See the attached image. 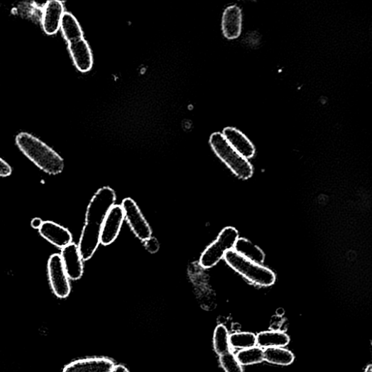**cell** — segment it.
Here are the masks:
<instances>
[{
  "mask_svg": "<svg viewBox=\"0 0 372 372\" xmlns=\"http://www.w3.org/2000/svg\"><path fill=\"white\" fill-rule=\"evenodd\" d=\"M116 199L110 187L100 189L90 200L78 248L83 261L89 260L101 244V234L106 216Z\"/></svg>",
  "mask_w": 372,
  "mask_h": 372,
  "instance_id": "6da1fadb",
  "label": "cell"
},
{
  "mask_svg": "<svg viewBox=\"0 0 372 372\" xmlns=\"http://www.w3.org/2000/svg\"><path fill=\"white\" fill-rule=\"evenodd\" d=\"M16 142L25 156L45 173L55 175L63 172L64 160L39 138L21 133L16 136Z\"/></svg>",
  "mask_w": 372,
  "mask_h": 372,
  "instance_id": "7a4b0ae2",
  "label": "cell"
},
{
  "mask_svg": "<svg viewBox=\"0 0 372 372\" xmlns=\"http://www.w3.org/2000/svg\"><path fill=\"white\" fill-rule=\"evenodd\" d=\"M224 259L231 268L256 285L267 288L275 282V275L272 270L246 259L234 250L227 252Z\"/></svg>",
  "mask_w": 372,
  "mask_h": 372,
  "instance_id": "3957f363",
  "label": "cell"
},
{
  "mask_svg": "<svg viewBox=\"0 0 372 372\" xmlns=\"http://www.w3.org/2000/svg\"><path fill=\"white\" fill-rule=\"evenodd\" d=\"M209 143L214 152L239 177L249 179L253 176V168L234 149L221 133L212 134Z\"/></svg>",
  "mask_w": 372,
  "mask_h": 372,
  "instance_id": "277c9868",
  "label": "cell"
},
{
  "mask_svg": "<svg viewBox=\"0 0 372 372\" xmlns=\"http://www.w3.org/2000/svg\"><path fill=\"white\" fill-rule=\"evenodd\" d=\"M239 239L238 231L233 227L225 228L218 239L209 245L200 258V266L205 269L212 268L218 264L226 253L234 250Z\"/></svg>",
  "mask_w": 372,
  "mask_h": 372,
  "instance_id": "5b68a950",
  "label": "cell"
},
{
  "mask_svg": "<svg viewBox=\"0 0 372 372\" xmlns=\"http://www.w3.org/2000/svg\"><path fill=\"white\" fill-rule=\"evenodd\" d=\"M48 273L51 289L56 297L65 299L71 292L70 278L59 254L52 255L48 263Z\"/></svg>",
  "mask_w": 372,
  "mask_h": 372,
  "instance_id": "8992f818",
  "label": "cell"
},
{
  "mask_svg": "<svg viewBox=\"0 0 372 372\" xmlns=\"http://www.w3.org/2000/svg\"><path fill=\"white\" fill-rule=\"evenodd\" d=\"M121 207L135 235L143 241L149 239L152 235L151 229L134 200L126 198L122 201Z\"/></svg>",
  "mask_w": 372,
  "mask_h": 372,
  "instance_id": "52a82bcc",
  "label": "cell"
},
{
  "mask_svg": "<svg viewBox=\"0 0 372 372\" xmlns=\"http://www.w3.org/2000/svg\"><path fill=\"white\" fill-rule=\"evenodd\" d=\"M125 219V213L121 207L114 205L104 222L101 234V244L104 246L112 244L118 237Z\"/></svg>",
  "mask_w": 372,
  "mask_h": 372,
  "instance_id": "ba28073f",
  "label": "cell"
},
{
  "mask_svg": "<svg viewBox=\"0 0 372 372\" xmlns=\"http://www.w3.org/2000/svg\"><path fill=\"white\" fill-rule=\"evenodd\" d=\"M65 13L63 3L52 0L45 4L42 16V26L45 34L54 35L58 32Z\"/></svg>",
  "mask_w": 372,
  "mask_h": 372,
  "instance_id": "9c48e42d",
  "label": "cell"
},
{
  "mask_svg": "<svg viewBox=\"0 0 372 372\" xmlns=\"http://www.w3.org/2000/svg\"><path fill=\"white\" fill-rule=\"evenodd\" d=\"M60 256L68 277L72 280H78L81 278L84 266L78 246L71 243L61 250Z\"/></svg>",
  "mask_w": 372,
  "mask_h": 372,
  "instance_id": "30bf717a",
  "label": "cell"
},
{
  "mask_svg": "<svg viewBox=\"0 0 372 372\" xmlns=\"http://www.w3.org/2000/svg\"><path fill=\"white\" fill-rule=\"evenodd\" d=\"M114 362L106 358H87L67 365L63 372H111Z\"/></svg>",
  "mask_w": 372,
  "mask_h": 372,
  "instance_id": "8fae6325",
  "label": "cell"
},
{
  "mask_svg": "<svg viewBox=\"0 0 372 372\" xmlns=\"http://www.w3.org/2000/svg\"><path fill=\"white\" fill-rule=\"evenodd\" d=\"M39 233L45 240L60 249L72 243L71 232L53 221H44Z\"/></svg>",
  "mask_w": 372,
  "mask_h": 372,
  "instance_id": "7c38bea8",
  "label": "cell"
},
{
  "mask_svg": "<svg viewBox=\"0 0 372 372\" xmlns=\"http://www.w3.org/2000/svg\"><path fill=\"white\" fill-rule=\"evenodd\" d=\"M69 50L77 69L88 72L93 65V57L87 41L82 38L68 43Z\"/></svg>",
  "mask_w": 372,
  "mask_h": 372,
  "instance_id": "4fadbf2b",
  "label": "cell"
},
{
  "mask_svg": "<svg viewBox=\"0 0 372 372\" xmlns=\"http://www.w3.org/2000/svg\"><path fill=\"white\" fill-rule=\"evenodd\" d=\"M222 134L230 146L244 158L248 160L254 157L255 146L243 133L235 128H226Z\"/></svg>",
  "mask_w": 372,
  "mask_h": 372,
  "instance_id": "5bb4252c",
  "label": "cell"
},
{
  "mask_svg": "<svg viewBox=\"0 0 372 372\" xmlns=\"http://www.w3.org/2000/svg\"><path fill=\"white\" fill-rule=\"evenodd\" d=\"M242 29V13L241 9L236 6L228 7L224 12L222 18V30L224 37L233 40L239 38Z\"/></svg>",
  "mask_w": 372,
  "mask_h": 372,
  "instance_id": "9a60e30c",
  "label": "cell"
},
{
  "mask_svg": "<svg viewBox=\"0 0 372 372\" xmlns=\"http://www.w3.org/2000/svg\"><path fill=\"white\" fill-rule=\"evenodd\" d=\"M256 337L257 346L261 349L283 348L290 342L288 334L281 331H265Z\"/></svg>",
  "mask_w": 372,
  "mask_h": 372,
  "instance_id": "2e32d148",
  "label": "cell"
},
{
  "mask_svg": "<svg viewBox=\"0 0 372 372\" xmlns=\"http://www.w3.org/2000/svg\"><path fill=\"white\" fill-rule=\"evenodd\" d=\"M234 251L258 264H262L265 259V254L258 246L253 242L244 238H239L234 247Z\"/></svg>",
  "mask_w": 372,
  "mask_h": 372,
  "instance_id": "e0dca14e",
  "label": "cell"
},
{
  "mask_svg": "<svg viewBox=\"0 0 372 372\" xmlns=\"http://www.w3.org/2000/svg\"><path fill=\"white\" fill-rule=\"evenodd\" d=\"M60 29L67 43L84 38L80 23L70 13L65 12L62 18Z\"/></svg>",
  "mask_w": 372,
  "mask_h": 372,
  "instance_id": "ac0fdd59",
  "label": "cell"
},
{
  "mask_svg": "<svg viewBox=\"0 0 372 372\" xmlns=\"http://www.w3.org/2000/svg\"><path fill=\"white\" fill-rule=\"evenodd\" d=\"M264 361L281 366H288L295 361L294 354L283 348H270L263 351Z\"/></svg>",
  "mask_w": 372,
  "mask_h": 372,
  "instance_id": "d6986e66",
  "label": "cell"
},
{
  "mask_svg": "<svg viewBox=\"0 0 372 372\" xmlns=\"http://www.w3.org/2000/svg\"><path fill=\"white\" fill-rule=\"evenodd\" d=\"M229 333L227 328L220 324L216 327L213 336V346L217 354L221 356L230 351Z\"/></svg>",
  "mask_w": 372,
  "mask_h": 372,
  "instance_id": "ffe728a7",
  "label": "cell"
},
{
  "mask_svg": "<svg viewBox=\"0 0 372 372\" xmlns=\"http://www.w3.org/2000/svg\"><path fill=\"white\" fill-rule=\"evenodd\" d=\"M230 346L235 349H247L257 346V337L252 332H236L229 336Z\"/></svg>",
  "mask_w": 372,
  "mask_h": 372,
  "instance_id": "44dd1931",
  "label": "cell"
},
{
  "mask_svg": "<svg viewBox=\"0 0 372 372\" xmlns=\"http://www.w3.org/2000/svg\"><path fill=\"white\" fill-rule=\"evenodd\" d=\"M236 357L241 366L260 363L264 361L263 350L258 346L241 350Z\"/></svg>",
  "mask_w": 372,
  "mask_h": 372,
  "instance_id": "7402d4cb",
  "label": "cell"
},
{
  "mask_svg": "<svg viewBox=\"0 0 372 372\" xmlns=\"http://www.w3.org/2000/svg\"><path fill=\"white\" fill-rule=\"evenodd\" d=\"M220 363L226 372H243L242 366L231 351L220 356Z\"/></svg>",
  "mask_w": 372,
  "mask_h": 372,
  "instance_id": "603a6c76",
  "label": "cell"
},
{
  "mask_svg": "<svg viewBox=\"0 0 372 372\" xmlns=\"http://www.w3.org/2000/svg\"><path fill=\"white\" fill-rule=\"evenodd\" d=\"M146 250L151 254L157 253L160 251V244L159 241L153 236L144 241Z\"/></svg>",
  "mask_w": 372,
  "mask_h": 372,
  "instance_id": "cb8c5ba5",
  "label": "cell"
},
{
  "mask_svg": "<svg viewBox=\"0 0 372 372\" xmlns=\"http://www.w3.org/2000/svg\"><path fill=\"white\" fill-rule=\"evenodd\" d=\"M12 174L11 167L3 159L0 158V177H9Z\"/></svg>",
  "mask_w": 372,
  "mask_h": 372,
  "instance_id": "d4e9b609",
  "label": "cell"
},
{
  "mask_svg": "<svg viewBox=\"0 0 372 372\" xmlns=\"http://www.w3.org/2000/svg\"><path fill=\"white\" fill-rule=\"evenodd\" d=\"M44 221L41 220V219L35 218L34 219L32 222H31V226L35 229H40L42 226Z\"/></svg>",
  "mask_w": 372,
  "mask_h": 372,
  "instance_id": "484cf974",
  "label": "cell"
},
{
  "mask_svg": "<svg viewBox=\"0 0 372 372\" xmlns=\"http://www.w3.org/2000/svg\"><path fill=\"white\" fill-rule=\"evenodd\" d=\"M111 372H130L129 370L122 365L114 366Z\"/></svg>",
  "mask_w": 372,
  "mask_h": 372,
  "instance_id": "4316f807",
  "label": "cell"
},
{
  "mask_svg": "<svg viewBox=\"0 0 372 372\" xmlns=\"http://www.w3.org/2000/svg\"><path fill=\"white\" fill-rule=\"evenodd\" d=\"M371 369H372V368H371V366L369 365V366H368L366 367L365 372H372V370H371Z\"/></svg>",
  "mask_w": 372,
  "mask_h": 372,
  "instance_id": "83f0119b",
  "label": "cell"
}]
</instances>
